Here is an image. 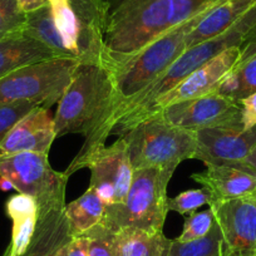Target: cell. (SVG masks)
Returning <instances> with one entry per match:
<instances>
[{"label": "cell", "instance_id": "cell-18", "mask_svg": "<svg viewBox=\"0 0 256 256\" xmlns=\"http://www.w3.org/2000/svg\"><path fill=\"white\" fill-rule=\"evenodd\" d=\"M6 215L12 218L13 230L8 246L9 255L22 256L28 248L38 224V204L24 194L12 196L6 204Z\"/></svg>", "mask_w": 256, "mask_h": 256}, {"label": "cell", "instance_id": "cell-14", "mask_svg": "<svg viewBox=\"0 0 256 256\" xmlns=\"http://www.w3.org/2000/svg\"><path fill=\"white\" fill-rule=\"evenodd\" d=\"M191 178L210 194L211 204L256 195V174L238 167L206 164L205 171Z\"/></svg>", "mask_w": 256, "mask_h": 256}, {"label": "cell", "instance_id": "cell-5", "mask_svg": "<svg viewBox=\"0 0 256 256\" xmlns=\"http://www.w3.org/2000/svg\"><path fill=\"white\" fill-rule=\"evenodd\" d=\"M80 64L77 59L54 58L14 70L0 78V106L29 100L50 108L70 87Z\"/></svg>", "mask_w": 256, "mask_h": 256}, {"label": "cell", "instance_id": "cell-15", "mask_svg": "<svg viewBox=\"0 0 256 256\" xmlns=\"http://www.w3.org/2000/svg\"><path fill=\"white\" fill-rule=\"evenodd\" d=\"M255 6L256 0H221L187 33L186 48L224 34Z\"/></svg>", "mask_w": 256, "mask_h": 256}, {"label": "cell", "instance_id": "cell-12", "mask_svg": "<svg viewBox=\"0 0 256 256\" xmlns=\"http://www.w3.org/2000/svg\"><path fill=\"white\" fill-rule=\"evenodd\" d=\"M56 138L50 110L38 106L12 128L0 146V158L20 152L48 154Z\"/></svg>", "mask_w": 256, "mask_h": 256}, {"label": "cell", "instance_id": "cell-26", "mask_svg": "<svg viewBox=\"0 0 256 256\" xmlns=\"http://www.w3.org/2000/svg\"><path fill=\"white\" fill-rule=\"evenodd\" d=\"M215 221V215L211 208L201 211V212L190 214L184 218L182 232L178 238H176V240L181 241V242H187V241H194L204 238L210 232Z\"/></svg>", "mask_w": 256, "mask_h": 256}, {"label": "cell", "instance_id": "cell-11", "mask_svg": "<svg viewBox=\"0 0 256 256\" xmlns=\"http://www.w3.org/2000/svg\"><path fill=\"white\" fill-rule=\"evenodd\" d=\"M195 134V160L205 164L238 167L256 144V126L248 131L241 127L205 128Z\"/></svg>", "mask_w": 256, "mask_h": 256}, {"label": "cell", "instance_id": "cell-35", "mask_svg": "<svg viewBox=\"0 0 256 256\" xmlns=\"http://www.w3.org/2000/svg\"><path fill=\"white\" fill-rule=\"evenodd\" d=\"M0 188L4 190V191H6V190H10L13 188V186L10 184V182L6 181V180L4 178H0Z\"/></svg>", "mask_w": 256, "mask_h": 256}, {"label": "cell", "instance_id": "cell-6", "mask_svg": "<svg viewBox=\"0 0 256 256\" xmlns=\"http://www.w3.org/2000/svg\"><path fill=\"white\" fill-rule=\"evenodd\" d=\"M0 178L38 204V212L66 206V188L70 176L50 166L48 154L20 152L0 158Z\"/></svg>", "mask_w": 256, "mask_h": 256}, {"label": "cell", "instance_id": "cell-21", "mask_svg": "<svg viewBox=\"0 0 256 256\" xmlns=\"http://www.w3.org/2000/svg\"><path fill=\"white\" fill-rule=\"evenodd\" d=\"M107 205L100 198L94 190L88 187L87 191L77 200L66 205V215L73 236L86 232L102 222Z\"/></svg>", "mask_w": 256, "mask_h": 256}, {"label": "cell", "instance_id": "cell-4", "mask_svg": "<svg viewBox=\"0 0 256 256\" xmlns=\"http://www.w3.org/2000/svg\"><path fill=\"white\" fill-rule=\"evenodd\" d=\"M134 170L177 168L182 161L195 158V132L182 130L154 114L123 134Z\"/></svg>", "mask_w": 256, "mask_h": 256}, {"label": "cell", "instance_id": "cell-3", "mask_svg": "<svg viewBox=\"0 0 256 256\" xmlns=\"http://www.w3.org/2000/svg\"><path fill=\"white\" fill-rule=\"evenodd\" d=\"M176 168L134 170L124 200L107 206L102 222L112 231H162L168 214L167 186Z\"/></svg>", "mask_w": 256, "mask_h": 256}, {"label": "cell", "instance_id": "cell-24", "mask_svg": "<svg viewBox=\"0 0 256 256\" xmlns=\"http://www.w3.org/2000/svg\"><path fill=\"white\" fill-rule=\"evenodd\" d=\"M53 14L56 28L63 40L64 46L70 52V56L78 60V28L74 10L70 0H48Z\"/></svg>", "mask_w": 256, "mask_h": 256}, {"label": "cell", "instance_id": "cell-22", "mask_svg": "<svg viewBox=\"0 0 256 256\" xmlns=\"http://www.w3.org/2000/svg\"><path fill=\"white\" fill-rule=\"evenodd\" d=\"M23 33L30 38L46 44L54 53L62 58H72L67 50L56 28L53 14L49 3L44 4L40 8L26 13V22ZM73 59V58H72Z\"/></svg>", "mask_w": 256, "mask_h": 256}, {"label": "cell", "instance_id": "cell-31", "mask_svg": "<svg viewBox=\"0 0 256 256\" xmlns=\"http://www.w3.org/2000/svg\"><path fill=\"white\" fill-rule=\"evenodd\" d=\"M242 108V127L245 131L256 126V92L240 100Z\"/></svg>", "mask_w": 256, "mask_h": 256}, {"label": "cell", "instance_id": "cell-28", "mask_svg": "<svg viewBox=\"0 0 256 256\" xmlns=\"http://www.w3.org/2000/svg\"><path fill=\"white\" fill-rule=\"evenodd\" d=\"M88 240V255L90 256H118L114 240V231L98 224L84 234Z\"/></svg>", "mask_w": 256, "mask_h": 256}, {"label": "cell", "instance_id": "cell-30", "mask_svg": "<svg viewBox=\"0 0 256 256\" xmlns=\"http://www.w3.org/2000/svg\"><path fill=\"white\" fill-rule=\"evenodd\" d=\"M58 256H90L88 240L84 235L73 236L59 251Z\"/></svg>", "mask_w": 256, "mask_h": 256}, {"label": "cell", "instance_id": "cell-19", "mask_svg": "<svg viewBox=\"0 0 256 256\" xmlns=\"http://www.w3.org/2000/svg\"><path fill=\"white\" fill-rule=\"evenodd\" d=\"M240 49V59L218 90V93L235 100L256 92V43L241 44Z\"/></svg>", "mask_w": 256, "mask_h": 256}, {"label": "cell", "instance_id": "cell-25", "mask_svg": "<svg viewBox=\"0 0 256 256\" xmlns=\"http://www.w3.org/2000/svg\"><path fill=\"white\" fill-rule=\"evenodd\" d=\"M26 13L16 0H0V40L23 32Z\"/></svg>", "mask_w": 256, "mask_h": 256}, {"label": "cell", "instance_id": "cell-7", "mask_svg": "<svg viewBox=\"0 0 256 256\" xmlns=\"http://www.w3.org/2000/svg\"><path fill=\"white\" fill-rule=\"evenodd\" d=\"M156 114L170 124L192 132L214 127L244 128L240 100L218 92L174 103Z\"/></svg>", "mask_w": 256, "mask_h": 256}, {"label": "cell", "instance_id": "cell-17", "mask_svg": "<svg viewBox=\"0 0 256 256\" xmlns=\"http://www.w3.org/2000/svg\"><path fill=\"white\" fill-rule=\"evenodd\" d=\"M62 56H56L46 44L20 32L0 40V78L30 64Z\"/></svg>", "mask_w": 256, "mask_h": 256}, {"label": "cell", "instance_id": "cell-1", "mask_svg": "<svg viewBox=\"0 0 256 256\" xmlns=\"http://www.w3.org/2000/svg\"><path fill=\"white\" fill-rule=\"evenodd\" d=\"M221 0H106L103 67L113 72L172 28Z\"/></svg>", "mask_w": 256, "mask_h": 256}, {"label": "cell", "instance_id": "cell-32", "mask_svg": "<svg viewBox=\"0 0 256 256\" xmlns=\"http://www.w3.org/2000/svg\"><path fill=\"white\" fill-rule=\"evenodd\" d=\"M18 6L23 9L26 13L40 8L42 6L48 3V0H16Z\"/></svg>", "mask_w": 256, "mask_h": 256}, {"label": "cell", "instance_id": "cell-37", "mask_svg": "<svg viewBox=\"0 0 256 256\" xmlns=\"http://www.w3.org/2000/svg\"><path fill=\"white\" fill-rule=\"evenodd\" d=\"M255 196H256V195H255Z\"/></svg>", "mask_w": 256, "mask_h": 256}, {"label": "cell", "instance_id": "cell-8", "mask_svg": "<svg viewBox=\"0 0 256 256\" xmlns=\"http://www.w3.org/2000/svg\"><path fill=\"white\" fill-rule=\"evenodd\" d=\"M86 167L90 171L88 187L94 190L106 205H116L124 200L134 170L123 137H118L110 146H103L93 152L83 164V168Z\"/></svg>", "mask_w": 256, "mask_h": 256}, {"label": "cell", "instance_id": "cell-36", "mask_svg": "<svg viewBox=\"0 0 256 256\" xmlns=\"http://www.w3.org/2000/svg\"><path fill=\"white\" fill-rule=\"evenodd\" d=\"M3 256H10V255H9V250H8V248H6V252H4V255H3Z\"/></svg>", "mask_w": 256, "mask_h": 256}, {"label": "cell", "instance_id": "cell-2", "mask_svg": "<svg viewBox=\"0 0 256 256\" xmlns=\"http://www.w3.org/2000/svg\"><path fill=\"white\" fill-rule=\"evenodd\" d=\"M114 86L107 68L80 64L72 83L58 102L54 128L56 137L80 134L88 144L96 136L112 107Z\"/></svg>", "mask_w": 256, "mask_h": 256}, {"label": "cell", "instance_id": "cell-16", "mask_svg": "<svg viewBox=\"0 0 256 256\" xmlns=\"http://www.w3.org/2000/svg\"><path fill=\"white\" fill-rule=\"evenodd\" d=\"M38 214L36 232L22 256H58L60 248L73 238L66 206Z\"/></svg>", "mask_w": 256, "mask_h": 256}, {"label": "cell", "instance_id": "cell-34", "mask_svg": "<svg viewBox=\"0 0 256 256\" xmlns=\"http://www.w3.org/2000/svg\"><path fill=\"white\" fill-rule=\"evenodd\" d=\"M248 43H256V19L254 22L252 26H250L246 34L242 38V43L241 44H248Z\"/></svg>", "mask_w": 256, "mask_h": 256}, {"label": "cell", "instance_id": "cell-9", "mask_svg": "<svg viewBox=\"0 0 256 256\" xmlns=\"http://www.w3.org/2000/svg\"><path fill=\"white\" fill-rule=\"evenodd\" d=\"M222 234L221 256H256V196L210 205Z\"/></svg>", "mask_w": 256, "mask_h": 256}, {"label": "cell", "instance_id": "cell-29", "mask_svg": "<svg viewBox=\"0 0 256 256\" xmlns=\"http://www.w3.org/2000/svg\"><path fill=\"white\" fill-rule=\"evenodd\" d=\"M36 107H38V104L29 100H16L0 106V146L12 128Z\"/></svg>", "mask_w": 256, "mask_h": 256}, {"label": "cell", "instance_id": "cell-20", "mask_svg": "<svg viewBox=\"0 0 256 256\" xmlns=\"http://www.w3.org/2000/svg\"><path fill=\"white\" fill-rule=\"evenodd\" d=\"M118 256H164L170 238L164 231L122 228L114 231Z\"/></svg>", "mask_w": 256, "mask_h": 256}, {"label": "cell", "instance_id": "cell-27", "mask_svg": "<svg viewBox=\"0 0 256 256\" xmlns=\"http://www.w3.org/2000/svg\"><path fill=\"white\" fill-rule=\"evenodd\" d=\"M211 204V196L205 188L187 190L174 198H168V211H174L182 216L196 212L202 206Z\"/></svg>", "mask_w": 256, "mask_h": 256}, {"label": "cell", "instance_id": "cell-33", "mask_svg": "<svg viewBox=\"0 0 256 256\" xmlns=\"http://www.w3.org/2000/svg\"><path fill=\"white\" fill-rule=\"evenodd\" d=\"M238 168L246 170V171L256 174V144L252 148V151L250 152V154H248V156L244 160L242 164L238 166Z\"/></svg>", "mask_w": 256, "mask_h": 256}, {"label": "cell", "instance_id": "cell-13", "mask_svg": "<svg viewBox=\"0 0 256 256\" xmlns=\"http://www.w3.org/2000/svg\"><path fill=\"white\" fill-rule=\"evenodd\" d=\"M77 19L78 62L103 66L106 0H70Z\"/></svg>", "mask_w": 256, "mask_h": 256}, {"label": "cell", "instance_id": "cell-23", "mask_svg": "<svg viewBox=\"0 0 256 256\" xmlns=\"http://www.w3.org/2000/svg\"><path fill=\"white\" fill-rule=\"evenodd\" d=\"M222 252V234L215 221L210 232L194 241L170 240L164 256H221Z\"/></svg>", "mask_w": 256, "mask_h": 256}, {"label": "cell", "instance_id": "cell-10", "mask_svg": "<svg viewBox=\"0 0 256 256\" xmlns=\"http://www.w3.org/2000/svg\"><path fill=\"white\" fill-rule=\"evenodd\" d=\"M240 46H235L225 49L212 59L206 62L200 68L194 70L188 77L180 82L176 87L157 98L148 108V110L144 113L140 123L158 113L167 106L218 92L221 82L235 67V64L240 59Z\"/></svg>", "mask_w": 256, "mask_h": 256}]
</instances>
